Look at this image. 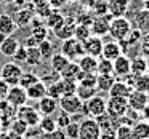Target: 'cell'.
I'll list each match as a JSON object with an SVG mask.
<instances>
[{
  "instance_id": "cell-21",
  "label": "cell",
  "mask_w": 149,
  "mask_h": 139,
  "mask_svg": "<svg viewBox=\"0 0 149 139\" xmlns=\"http://www.w3.org/2000/svg\"><path fill=\"white\" fill-rule=\"evenodd\" d=\"M133 88L128 83H125L123 80H116V83L111 86V90L107 91L109 98H128V94L132 93Z\"/></svg>"
},
{
  "instance_id": "cell-8",
  "label": "cell",
  "mask_w": 149,
  "mask_h": 139,
  "mask_svg": "<svg viewBox=\"0 0 149 139\" xmlns=\"http://www.w3.org/2000/svg\"><path fill=\"white\" fill-rule=\"evenodd\" d=\"M16 118H21L29 128H34V126L39 125L42 115H40V112L37 109H34L32 106L24 104V106H21L16 109Z\"/></svg>"
},
{
  "instance_id": "cell-34",
  "label": "cell",
  "mask_w": 149,
  "mask_h": 139,
  "mask_svg": "<svg viewBox=\"0 0 149 139\" xmlns=\"http://www.w3.org/2000/svg\"><path fill=\"white\" fill-rule=\"evenodd\" d=\"M91 37V30L90 26H85V24H77L75 23V29H74V39H77L79 42L84 43L85 40Z\"/></svg>"
},
{
  "instance_id": "cell-10",
  "label": "cell",
  "mask_w": 149,
  "mask_h": 139,
  "mask_svg": "<svg viewBox=\"0 0 149 139\" xmlns=\"http://www.w3.org/2000/svg\"><path fill=\"white\" fill-rule=\"evenodd\" d=\"M7 101L11 104L13 107H21L24 106V104H27V93L26 90H24L23 86H19V85H15V86H10V91H8L7 94Z\"/></svg>"
},
{
  "instance_id": "cell-30",
  "label": "cell",
  "mask_w": 149,
  "mask_h": 139,
  "mask_svg": "<svg viewBox=\"0 0 149 139\" xmlns=\"http://www.w3.org/2000/svg\"><path fill=\"white\" fill-rule=\"evenodd\" d=\"M133 136L135 139H148L149 138V122L146 120H138L132 125Z\"/></svg>"
},
{
  "instance_id": "cell-59",
  "label": "cell",
  "mask_w": 149,
  "mask_h": 139,
  "mask_svg": "<svg viewBox=\"0 0 149 139\" xmlns=\"http://www.w3.org/2000/svg\"><path fill=\"white\" fill-rule=\"evenodd\" d=\"M148 139H149V138H148Z\"/></svg>"
},
{
  "instance_id": "cell-33",
  "label": "cell",
  "mask_w": 149,
  "mask_h": 139,
  "mask_svg": "<svg viewBox=\"0 0 149 139\" xmlns=\"http://www.w3.org/2000/svg\"><path fill=\"white\" fill-rule=\"evenodd\" d=\"M133 90L144 91V93L149 94V74H143V75L135 77V80H133Z\"/></svg>"
},
{
  "instance_id": "cell-6",
  "label": "cell",
  "mask_w": 149,
  "mask_h": 139,
  "mask_svg": "<svg viewBox=\"0 0 149 139\" xmlns=\"http://www.w3.org/2000/svg\"><path fill=\"white\" fill-rule=\"evenodd\" d=\"M61 53L69 59V61H77L79 58L85 55L84 51V45L82 42H79L77 39H66L63 40V45H61Z\"/></svg>"
},
{
  "instance_id": "cell-32",
  "label": "cell",
  "mask_w": 149,
  "mask_h": 139,
  "mask_svg": "<svg viewBox=\"0 0 149 139\" xmlns=\"http://www.w3.org/2000/svg\"><path fill=\"white\" fill-rule=\"evenodd\" d=\"M116 138L117 139H135L132 125H128V123H119L116 126Z\"/></svg>"
},
{
  "instance_id": "cell-44",
  "label": "cell",
  "mask_w": 149,
  "mask_h": 139,
  "mask_svg": "<svg viewBox=\"0 0 149 139\" xmlns=\"http://www.w3.org/2000/svg\"><path fill=\"white\" fill-rule=\"evenodd\" d=\"M55 120H56V126H58L59 129H64L66 126H68L69 123L72 122L71 115H68V113L63 112V110H61V113H58V115L55 117Z\"/></svg>"
},
{
  "instance_id": "cell-58",
  "label": "cell",
  "mask_w": 149,
  "mask_h": 139,
  "mask_svg": "<svg viewBox=\"0 0 149 139\" xmlns=\"http://www.w3.org/2000/svg\"><path fill=\"white\" fill-rule=\"evenodd\" d=\"M141 2H144V0H141Z\"/></svg>"
},
{
  "instance_id": "cell-52",
  "label": "cell",
  "mask_w": 149,
  "mask_h": 139,
  "mask_svg": "<svg viewBox=\"0 0 149 139\" xmlns=\"http://www.w3.org/2000/svg\"><path fill=\"white\" fill-rule=\"evenodd\" d=\"M7 133H8V139H24L23 136H19L18 133L11 131V129H7Z\"/></svg>"
},
{
  "instance_id": "cell-2",
  "label": "cell",
  "mask_w": 149,
  "mask_h": 139,
  "mask_svg": "<svg viewBox=\"0 0 149 139\" xmlns=\"http://www.w3.org/2000/svg\"><path fill=\"white\" fill-rule=\"evenodd\" d=\"M128 112V102L125 98H107L106 101V113L111 120H120Z\"/></svg>"
},
{
  "instance_id": "cell-37",
  "label": "cell",
  "mask_w": 149,
  "mask_h": 139,
  "mask_svg": "<svg viewBox=\"0 0 149 139\" xmlns=\"http://www.w3.org/2000/svg\"><path fill=\"white\" fill-rule=\"evenodd\" d=\"M42 61V55H40L37 46H31L27 48V58H26V64L29 66H39Z\"/></svg>"
},
{
  "instance_id": "cell-24",
  "label": "cell",
  "mask_w": 149,
  "mask_h": 139,
  "mask_svg": "<svg viewBox=\"0 0 149 139\" xmlns=\"http://www.w3.org/2000/svg\"><path fill=\"white\" fill-rule=\"evenodd\" d=\"M148 71V59L144 56H136L132 59V64H130V74L133 77H138V75L146 74Z\"/></svg>"
},
{
  "instance_id": "cell-7",
  "label": "cell",
  "mask_w": 149,
  "mask_h": 139,
  "mask_svg": "<svg viewBox=\"0 0 149 139\" xmlns=\"http://www.w3.org/2000/svg\"><path fill=\"white\" fill-rule=\"evenodd\" d=\"M58 102H59V109L71 117L80 113L82 107H84V101H82L77 94H66V96H63Z\"/></svg>"
},
{
  "instance_id": "cell-1",
  "label": "cell",
  "mask_w": 149,
  "mask_h": 139,
  "mask_svg": "<svg viewBox=\"0 0 149 139\" xmlns=\"http://www.w3.org/2000/svg\"><path fill=\"white\" fill-rule=\"evenodd\" d=\"M133 29V24L130 19H127L125 16L120 18H111L109 23V32L107 35L111 37L116 42H122V40L127 39V35L130 34V30Z\"/></svg>"
},
{
  "instance_id": "cell-45",
  "label": "cell",
  "mask_w": 149,
  "mask_h": 139,
  "mask_svg": "<svg viewBox=\"0 0 149 139\" xmlns=\"http://www.w3.org/2000/svg\"><path fill=\"white\" fill-rule=\"evenodd\" d=\"M13 58L16 59L15 62H18V64H26V58H27V48L24 45H19V48H18V51L13 55Z\"/></svg>"
},
{
  "instance_id": "cell-9",
  "label": "cell",
  "mask_w": 149,
  "mask_h": 139,
  "mask_svg": "<svg viewBox=\"0 0 149 139\" xmlns=\"http://www.w3.org/2000/svg\"><path fill=\"white\" fill-rule=\"evenodd\" d=\"M127 102H128V109L135 110V112H141L143 107L149 102V94L144 91L132 90V93L127 98Z\"/></svg>"
},
{
  "instance_id": "cell-3",
  "label": "cell",
  "mask_w": 149,
  "mask_h": 139,
  "mask_svg": "<svg viewBox=\"0 0 149 139\" xmlns=\"http://www.w3.org/2000/svg\"><path fill=\"white\" fill-rule=\"evenodd\" d=\"M106 101H107V98L95 94L93 98H90L88 101L84 102L82 112H85V115L91 117V118H96V117L106 113Z\"/></svg>"
},
{
  "instance_id": "cell-47",
  "label": "cell",
  "mask_w": 149,
  "mask_h": 139,
  "mask_svg": "<svg viewBox=\"0 0 149 139\" xmlns=\"http://www.w3.org/2000/svg\"><path fill=\"white\" fill-rule=\"evenodd\" d=\"M43 139H68L66 138V133L64 129H55L53 133H50V134H45L43 136Z\"/></svg>"
},
{
  "instance_id": "cell-14",
  "label": "cell",
  "mask_w": 149,
  "mask_h": 139,
  "mask_svg": "<svg viewBox=\"0 0 149 139\" xmlns=\"http://www.w3.org/2000/svg\"><path fill=\"white\" fill-rule=\"evenodd\" d=\"M103 39L96 35H91L85 40L82 45H84V51L85 55L95 56V58H101V51H103Z\"/></svg>"
},
{
  "instance_id": "cell-17",
  "label": "cell",
  "mask_w": 149,
  "mask_h": 139,
  "mask_svg": "<svg viewBox=\"0 0 149 139\" xmlns=\"http://www.w3.org/2000/svg\"><path fill=\"white\" fill-rule=\"evenodd\" d=\"M120 55H123V51H122V46H120L119 42H116V40H109V42L103 43L101 58L109 59V61H114V59L119 58Z\"/></svg>"
},
{
  "instance_id": "cell-28",
  "label": "cell",
  "mask_w": 149,
  "mask_h": 139,
  "mask_svg": "<svg viewBox=\"0 0 149 139\" xmlns=\"http://www.w3.org/2000/svg\"><path fill=\"white\" fill-rule=\"evenodd\" d=\"M116 75L114 74H106V75H98L96 77V90L107 93L114 83H116Z\"/></svg>"
},
{
  "instance_id": "cell-53",
  "label": "cell",
  "mask_w": 149,
  "mask_h": 139,
  "mask_svg": "<svg viewBox=\"0 0 149 139\" xmlns=\"http://www.w3.org/2000/svg\"><path fill=\"white\" fill-rule=\"evenodd\" d=\"M0 139H8V133L7 131H0Z\"/></svg>"
},
{
  "instance_id": "cell-15",
  "label": "cell",
  "mask_w": 149,
  "mask_h": 139,
  "mask_svg": "<svg viewBox=\"0 0 149 139\" xmlns=\"http://www.w3.org/2000/svg\"><path fill=\"white\" fill-rule=\"evenodd\" d=\"M15 117H16V107H13L7 99L0 101V122H2V128L8 129V126L13 122Z\"/></svg>"
},
{
  "instance_id": "cell-5",
  "label": "cell",
  "mask_w": 149,
  "mask_h": 139,
  "mask_svg": "<svg viewBox=\"0 0 149 139\" xmlns=\"http://www.w3.org/2000/svg\"><path fill=\"white\" fill-rule=\"evenodd\" d=\"M23 72L24 71H23V67H21V64H18V62H15V61H8L2 66V69H0V78H3L10 86H15V85H18Z\"/></svg>"
},
{
  "instance_id": "cell-39",
  "label": "cell",
  "mask_w": 149,
  "mask_h": 139,
  "mask_svg": "<svg viewBox=\"0 0 149 139\" xmlns=\"http://www.w3.org/2000/svg\"><path fill=\"white\" fill-rule=\"evenodd\" d=\"M8 129H11V131L18 133L19 136H23V138H24V134L27 133L29 126H27V125H26V123H24L21 118H16V117H15L13 122H11V123H10V126H8Z\"/></svg>"
},
{
  "instance_id": "cell-57",
  "label": "cell",
  "mask_w": 149,
  "mask_h": 139,
  "mask_svg": "<svg viewBox=\"0 0 149 139\" xmlns=\"http://www.w3.org/2000/svg\"><path fill=\"white\" fill-rule=\"evenodd\" d=\"M2 129H3V128H2V122H0V131H2Z\"/></svg>"
},
{
  "instance_id": "cell-18",
  "label": "cell",
  "mask_w": 149,
  "mask_h": 139,
  "mask_svg": "<svg viewBox=\"0 0 149 139\" xmlns=\"http://www.w3.org/2000/svg\"><path fill=\"white\" fill-rule=\"evenodd\" d=\"M82 75H84V72L80 71L79 64H77L75 61H71V62H69V64L64 67V71L59 74V77L64 78V80H71V82H75V83H77V82L82 78Z\"/></svg>"
},
{
  "instance_id": "cell-51",
  "label": "cell",
  "mask_w": 149,
  "mask_h": 139,
  "mask_svg": "<svg viewBox=\"0 0 149 139\" xmlns=\"http://www.w3.org/2000/svg\"><path fill=\"white\" fill-rule=\"evenodd\" d=\"M139 115L143 117V120H146V122H149V102L146 104L144 107H143V110L139 112Z\"/></svg>"
},
{
  "instance_id": "cell-26",
  "label": "cell",
  "mask_w": 149,
  "mask_h": 139,
  "mask_svg": "<svg viewBox=\"0 0 149 139\" xmlns=\"http://www.w3.org/2000/svg\"><path fill=\"white\" fill-rule=\"evenodd\" d=\"M34 19V13L32 10H29V8H21V10H18L16 13H15V24L19 27H24V26H29L31 21Z\"/></svg>"
},
{
  "instance_id": "cell-16",
  "label": "cell",
  "mask_w": 149,
  "mask_h": 139,
  "mask_svg": "<svg viewBox=\"0 0 149 139\" xmlns=\"http://www.w3.org/2000/svg\"><path fill=\"white\" fill-rule=\"evenodd\" d=\"M37 102H39L37 110L40 112V115H55V112L59 107L58 99H55V98H52V96H43L42 99L37 101Z\"/></svg>"
},
{
  "instance_id": "cell-40",
  "label": "cell",
  "mask_w": 149,
  "mask_h": 139,
  "mask_svg": "<svg viewBox=\"0 0 149 139\" xmlns=\"http://www.w3.org/2000/svg\"><path fill=\"white\" fill-rule=\"evenodd\" d=\"M96 74L98 75H106V74H114L112 71V61L109 59H104V58H98V69H96Z\"/></svg>"
},
{
  "instance_id": "cell-46",
  "label": "cell",
  "mask_w": 149,
  "mask_h": 139,
  "mask_svg": "<svg viewBox=\"0 0 149 139\" xmlns=\"http://www.w3.org/2000/svg\"><path fill=\"white\" fill-rule=\"evenodd\" d=\"M93 11L95 15L98 16H103V15H107V5H106V0H96L93 5Z\"/></svg>"
},
{
  "instance_id": "cell-50",
  "label": "cell",
  "mask_w": 149,
  "mask_h": 139,
  "mask_svg": "<svg viewBox=\"0 0 149 139\" xmlns=\"http://www.w3.org/2000/svg\"><path fill=\"white\" fill-rule=\"evenodd\" d=\"M39 43H40V42L36 39V37H34V35H31V37H27V39H26V42H24L23 45L26 46V48H31V46H37Z\"/></svg>"
},
{
  "instance_id": "cell-48",
  "label": "cell",
  "mask_w": 149,
  "mask_h": 139,
  "mask_svg": "<svg viewBox=\"0 0 149 139\" xmlns=\"http://www.w3.org/2000/svg\"><path fill=\"white\" fill-rule=\"evenodd\" d=\"M10 91V85L3 80V78H0V101L7 99V94Z\"/></svg>"
},
{
  "instance_id": "cell-27",
  "label": "cell",
  "mask_w": 149,
  "mask_h": 139,
  "mask_svg": "<svg viewBox=\"0 0 149 139\" xmlns=\"http://www.w3.org/2000/svg\"><path fill=\"white\" fill-rule=\"evenodd\" d=\"M132 24H133V27L139 29L141 32H148V29H149V11L148 10L138 11V13L135 15V18H133Z\"/></svg>"
},
{
  "instance_id": "cell-56",
  "label": "cell",
  "mask_w": 149,
  "mask_h": 139,
  "mask_svg": "<svg viewBox=\"0 0 149 139\" xmlns=\"http://www.w3.org/2000/svg\"><path fill=\"white\" fill-rule=\"evenodd\" d=\"M146 74H149V59H148V71H146Z\"/></svg>"
},
{
  "instance_id": "cell-29",
  "label": "cell",
  "mask_w": 149,
  "mask_h": 139,
  "mask_svg": "<svg viewBox=\"0 0 149 139\" xmlns=\"http://www.w3.org/2000/svg\"><path fill=\"white\" fill-rule=\"evenodd\" d=\"M37 128L42 131V134H50V133H53L55 129H58V126H56V120L55 117L52 115H42V118H40L39 125H37Z\"/></svg>"
},
{
  "instance_id": "cell-55",
  "label": "cell",
  "mask_w": 149,
  "mask_h": 139,
  "mask_svg": "<svg viewBox=\"0 0 149 139\" xmlns=\"http://www.w3.org/2000/svg\"><path fill=\"white\" fill-rule=\"evenodd\" d=\"M5 39H7V35H5V34H2V32H0V43L3 42Z\"/></svg>"
},
{
  "instance_id": "cell-25",
  "label": "cell",
  "mask_w": 149,
  "mask_h": 139,
  "mask_svg": "<svg viewBox=\"0 0 149 139\" xmlns=\"http://www.w3.org/2000/svg\"><path fill=\"white\" fill-rule=\"evenodd\" d=\"M69 62H71V61H69V59L63 55V53H53L52 58H50V66H52V71L56 72V74H61Z\"/></svg>"
},
{
  "instance_id": "cell-12",
  "label": "cell",
  "mask_w": 149,
  "mask_h": 139,
  "mask_svg": "<svg viewBox=\"0 0 149 139\" xmlns=\"http://www.w3.org/2000/svg\"><path fill=\"white\" fill-rule=\"evenodd\" d=\"M107 15L111 18L125 16V13L130 8V0H106Z\"/></svg>"
},
{
  "instance_id": "cell-19",
  "label": "cell",
  "mask_w": 149,
  "mask_h": 139,
  "mask_svg": "<svg viewBox=\"0 0 149 139\" xmlns=\"http://www.w3.org/2000/svg\"><path fill=\"white\" fill-rule=\"evenodd\" d=\"M26 93H27V99L40 101L43 96H47V83L40 78L39 82H36L29 88H26Z\"/></svg>"
},
{
  "instance_id": "cell-41",
  "label": "cell",
  "mask_w": 149,
  "mask_h": 139,
  "mask_svg": "<svg viewBox=\"0 0 149 139\" xmlns=\"http://www.w3.org/2000/svg\"><path fill=\"white\" fill-rule=\"evenodd\" d=\"M37 48H39L40 55H42V59L43 58H52L53 55V43L50 42V40H42V42L37 45Z\"/></svg>"
},
{
  "instance_id": "cell-13",
  "label": "cell",
  "mask_w": 149,
  "mask_h": 139,
  "mask_svg": "<svg viewBox=\"0 0 149 139\" xmlns=\"http://www.w3.org/2000/svg\"><path fill=\"white\" fill-rule=\"evenodd\" d=\"M130 64H132V59L127 55H120L119 58H116L112 61V71L116 77L125 78L130 75Z\"/></svg>"
},
{
  "instance_id": "cell-35",
  "label": "cell",
  "mask_w": 149,
  "mask_h": 139,
  "mask_svg": "<svg viewBox=\"0 0 149 139\" xmlns=\"http://www.w3.org/2000/svg\"><path fill=\"white\" fill-rule=\"evenodd\" d=\"M64 19H66V18L63 16L59 11H53V13H50L48 18H47V26H48L50 29L55 30V29H58V27L64 23Z\"/></svg>"
},
{
  "instance_id": "cell-38",
  "label": "cell",
  "mask_w": 149,
  "mask_h": 139,
  "mask_svg": "<svg viewBox=\"0 0 149 139\" xmlns=\"http://www.w3.org/2000/svg\"><path fill=\"white\" fill-rule=\"evenodd\" d=\"M96 88H91V86H82V85H77V90H75V94L80 98L82 101H88L90 98H93L96 94Z\"/></svg>"
},
{
  "instance_id": "cell-23",
  "label": "cell",
  "mask_w": 149,
  "mask_h": 139,
  "mask_svg": "<svg viewBox=\"0 0 149 139\" xmlns=\"http://www.w3.org/2000/svg\"><path fill=\"white\" fill-rule=\"evenodd\" d=\"M74 29H75V21L74 19H64V23L58 29H55V34L58 39H63V40L72 39L74 37Z\"/></svg>"
},
{
  "instance_id": "cell-42",
  "label": "cell",
  "mask_w": 149,
  "mask_h": 139,
  "mask_svg": "<svg viewBox=\"0 0 149 139\" xmlns=\"http://www.w3.org/2000/svg\"><path fill=\"white\" fill-rule=\"evenodd\" d=\"M139 51H141V56L149 59V32H144L139 40Z\"/></svg>"
},
{
  "instance_id": "cell-22",
  "label": "cell",
  "mask_w": 149,
  "mask_h": 139,
  "mask_svg": "<svg viewBox=\"0 0 149 139\" xmlns=\"http://www.w3.org/2000/svg\"><path fill=\"white\" fill-rule=\"evenodd\" d=\"M19 45H21V43L18 42L16 37L8 35L7 39L3 40V42L0 43V53H2V55H5L7 58H13V55L18 51Z\"/></svg>"
},
{
  "instance_id": "cell-36",
  "label": "cell",
  "mask_w": 149,
  "mask_h": 139,
  "mask_svg": "<svg viewBox=\"0 0 149 139\" xmlns=\"http://www.w3.org/2000/svg\"><path fill=\"white\" fill-rule=\"evenodd\" d=\"M39 80H40V77L37 74H34V72H23V75H21L18 85L26 90V88H29L32 83H36V82H39Z\"/></svg>"
},
{
  "instance_id": "cell-31",
  "label": "cell",
  "mask_w": 149,
  "mask_h": 139,
  "mask_svg": "<svg viewBox=\"0 0 149 139\" xmlns=\"http://www.w3.org/2000/svg\"><path fill=\"white\" fill-rule=\"evenodd\" d=\"M18 29V26L15 24L13 18L8 15H0V32L5 35H13V32Z\"/></svg>"
},
{
  "instance_id": "cell-4",
  "label": "cell",
  "mask_w": 149,
  "mask_h": 139,
  "mask_svg": "<svg viewBox=\"0 0 149 139\" xmlns=\"http://www.w3.org/2000/svg\"><path fill=\"white\" fill-rule=\"evenodd\" d=\"M101 128L98 125L96 118L85 117L79 122V139H100Z\"/></svg>"
},
{
  "instance_id": "cell-54",
  "label": "cell",
  "mask_w": 149,
  "mask_h": 139,
  "mask_svg": "<svg viewBox=\"0 0 149 139\" xmlns=\"http://www.w3.org/2000/svg\"><path fill=\"white\" fill-rule=\"evenodd\" d=\"M143 5H144V10L149 11V0H144V2H143Z\"/></svg>"
},
{
  "instance_id": "cell-11",
  "label": "cell",
  "mask_w": 149,
  "mask_h": 139,
  "mask_svg": "<svg viewBox=\"0 0 149 139\" xmlns=\"http://www.w3.org/2000/svg\"><path fill=\"white\" fill-rule=\"evenodd\" d=\"M109 23H111L109 15H103V16L93 18V23L90 24L91 35L101 37V39H103L104 35H107V32H109Z\"/></svg>"
},
{
  "instance_id": "cell-20",
  "label": "cell",
  "mask_w": 149,
  "mask_h": 139,
  "mask_svg": "<svg viewBox=\"0 0 149 139\" xmlns=\"http://www.w3.org/2000/svg\"><path fill=\"white\" fill-rule=\"evenodd\" d=\"M80 67V71L84 74H96V69H98V58L90 55H84L82 58H79L75 61Z\"/></svg>"
},
{
  "instance_id": "cell-43",
  "label": "cell",
  "mask_w": 149,
  "mask_h": 139,
  "mask_svg": "<svg viewBox=\"0 0 149 139\" xmlns=\"http://www.w3.org/2000/svg\"><path fill=\"white\" fill-rule=\"evenodd\" d=\"M64 133H66V138L68 139H79V123L71 122L64 128Z\"/></svg>"
},
{
  "instance_id": "cell-49",
  "label": "cell",
  "mask_w": 149,
  "mask_h": 139,
  "mask_svg": "<svg viewBox=\"0 0 149 139\" xmlns=\"http://www.w3.org/2000/svg\"><path fill=\"white\" fill-rule=\"evenodd\" d=\"M100 139H117V138H116V128H107V129H101Z\"/></svg>"
}]
</instances>
